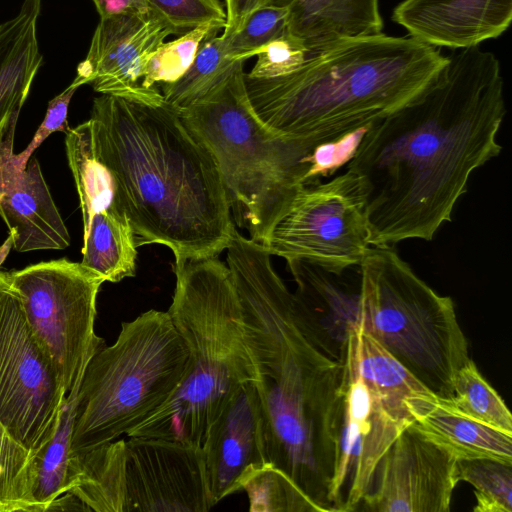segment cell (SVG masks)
I'll list each match as a JSON object with an SVG mask.
<instances>
[{
    "label": "cell",
    "mask_w": 512,
    "mask_h": 512,
    "mask_svg": "<svg viewBox=\"0 0 512 512\" xmlns=\"http://www.w3.org/2000/svg\"><path fill=\"white\" fill-rule=\"evenodd\" d=\"M100 18L118 14L144 15L152 10L146 0H92Z\"/></svg>",
    "instance_id": "obj_37"
},
{
    "label": "cell",
    "mask_w": 512,
    "mask_h": 512,
    "mask_svg": "<svg viewBox=\"0 0 512 512\" xmlns=\"http://www.w3.org/2000/svg\"><path fill=\"white\" fill-rule=\"evenodd\" d=\"M287 9V32L309 51L383 29L379 0H293Z\"/></svg>",
    "instance_id": "obj_22"
},
{
    "label": "cell",
    "mask_w": 512,
    "mask_h": 512,
    "mask_svg": "<svg viewBox=\"0 0 512 512\" xmlns=\"http://www.w3.org/2000/svg\"><path fill=\"white\" fill-rule=\"evenodd\" d=\"M13 247L12 237L9 235L6 241L0 247V266L9 254L10 249Z\"/></svg>",
    "instance_id": "obj_38"
},
{
    "label": "cell",
    "mask_w": 512,
    "mask_h": 512,
    "mask_svg": "<svg viewBox=\"0 0 512 512\" xmlns=\"http://www.w3.org/2000/svg\"><path fill=\"white\" fill-rule=\"evenodd\" d=\"M66 391L30 330L18 296L0 281V421L35 455L50 440Z\"/></svg>",
    "instance_id": "obj_11"
},
{
    "label": "cell",
    "mask_w": 512,
    "mask_h": 512,
    "mask_svg": "<svg viewBox=\"0 0 512 512\" xmlns=\"http://www.w3.org/2000/svg\"><path fill=\"white\" fill-rule=\"evenodd\" d=\"M308 53L305 45L286 31L260 50L254 66L245 74L254 79L284 76L298 68Z\"/></svg>",
    "instance_id": "obj_34"
},
{
    "label": "cell",
    "mask_w": 512,
    "mask_h": 512,
    "mask_svg": "<svg viewBox=\"0 0 512 512\" xmlns=\"http://www.w3.org/2000/svg\"><path fill=\"white\" fill-rule=\"evenodd\" d=\"M188 355L168 311L123 322L116 341L101 347L82 374L72 451L116 440L158 409L181 382Z\"/></svg>",
    "instance_id": "obj_6"
},
{
    "label": "cell",
    "mask_w": 512,
    "mask_h": 512,
    "mask_svg": "<svg viewBox=\"0 0 512 512\" xmlns=\"http://www.w3.org/2000/svg\"><path fill=\"white\" fill-rule=\"evenodd\" d=\"M440 402L468 417L512 433V415L508 407L471 359L455 374L452 396Z\"/></svg>",
    "instance_id": "obj_27"
},
{
    "label": "cell",
    "mask_w": 512,
    "mask_h": 512,
    "mask_svg": "<svg viewBox=\"0 0 512 512\" xmlns=\"http://www.w3.org/2000/svg\"><path fill=\"white\" fill-rule=\"evenodd\" d=\"M80 381L70 390L62 405L54 434L33 457L32 496L34 512H46L49 505L67 492V477L72 454L76 395Z\"/></svg>",
    "instance_id": "obj_25"
},
{
    "label": "cell",
    "mask_w": 512,
    "mask_h": 512,
    "mask_svg": "<svg viewBox=\"0 0 512 512\" xmlns=\"http://www.w3.org/2000/svg\"><path fill=\"white\" fill-rule=\"evenodd\" d=\"M334 472L329 489L332 511L357 510L385 452L409 426L358 371L350 353L339 346Z\"/></svg>",
    "instance_id": "obj_12"
},
{
    "label": "cell",
    "mask_w": 512,
    "mask_h": 512,
    "mask_svg": "<svg viewBox=\"0 0 512 512\" xmlns=\"http://www.w3.org/2000/svg\"><path fill=\"white\" fill-rule=\"evenodd\" d=\"M447 60L436 47L410 36L380 33L309 51L284 76L245 74V86L268 127L318 147L363 131L416 99Z\"/></svg>",
    "instance_id": "obj_3"
},
{
    "label": "cell",
    "mask_w": 512,
    "mask_h": 512,
    "mask_svg": "<svg viewBox=\"0 0 512 512\" xmlns=\"http://www.w3.org/2000/svg\"><path fill=\"white\" fill-rule=\"evenodd\" d=\"M415 424L457 459L489 458L512 464V433L468 417L442 402Z\"/></svg>",
    "instance_id": "obj_24"
},
{
    "label": "cell",
    "mask_w": 512,
    "mask_h": 512,
    "mask_svg": "<svg viewBox=\"0 0 512 512\" xmlns=\"http://www.w3.org/2000/svg\"><path fill=\"white\" fill-rule=\"evenodd\" d=\"M78 89L72 83L48 103L43 122L36 130L31 142L19 154H14L13 161L18 169H24L34 151L54 132L67 133L70 129L67 121L70 101Z\"/></svg>",
    "instance_id": "obj_35"
},
{
    "label": "cell",
    "mask_w": 512,
    "mask_h": 512,
    "mask_svg": "<svg viewBox=\"0 0 512 512\" xmlns=\"http://www.w3.org/2000/svg\"><path fill=\"white\" fill-rule=\"evenodd\" d=\"M13 146L0 147V215L18 252L64 249L70 235L35 157L24 169L13 161Z\"/></svg>",
    "instance_id": "obj_18"
},
{
    "label": "cell",
    "mask_w": 512,
    "mask_h": 512,
    "mask_svg": "<svg viewBox=\"0 0 512 512\" xmlns=\"http://www.w3.org/2000/svg\"><path fill=\"white\" fill-rule=\"evenodd\" d=\"M392 20L414 39L458 50L502 35L512 21V0H404Z\"/></svg>",
    "instance_id": "obj_19"
},
{
    "label": "cell",
    "mask_w": 512,
    "mask_h": 512,
    "mask_svg": "<svg viewBox=\"0 0 512 512\" xmlns=\"http://www.w3.org/2000/svg\"><path fill=\"white\" fill-rule=\"evenodd\" d=\"M150 9L161 16L175 34L212 24L224 28L226 12L220 0H146Z\"/></svg>",
    "instance_id": "obj_33"
},
{
    "label": "cell",
    "mask_w": 512,
    "mask_h": 512,
    "mask_svg": "<svg viewBox=\"0 0 512 512\" xmlns=\"http://www.w3.org/2000/svg\"><path fill=\"white\" fill-rule=\"evenodd\" d=\"M215 25L195 27L179 38L164 41L149 57L143 76V86L160 91L159 86L177 81L193 63L200 44Z\"/></svg>",
    "instance_id": "obj_31"
},
{
    "label": "cell",
    "mask_w": 512,
    "mask_h": 512,
    "mask_svg": "<svg viewBox=\"0 0 512 512\" xmlns=\"http://www.w3.org/2000/svg\"><path fill=\"white\" fill-rule=\"evenodd\" d=\"M272 0H225L226 23L222 35L235 32L253 11L271 5Z\"/></svg>",
    "instance_id": "obj_36"
},
{
    "label": "cell",
    "mask_w": 512,
    "mask_h": 512,
    "mask_svg": "<svg viewBox=\"0 0 512 512\" xmlns=\"http://www.w3.org/2000/svg\"><path fill=\"white\" fill-rule=\"evenodd\" d=\"M89 120L137 247L167 246L178 267L230 246L236 229L219 168L178 110L101 94Z\"/></svg>",
    "instance_id": "obj_2"
},
{
    "label": "cell",
    "mask_w": 512,
    "mask_h": 512,
    "mask_svg": "<svg viewBox=\"0 0 512 512\" xmlns=\"http://www.w3.org/2000/svg\"><path fill=\"white\" fill-rule=\"evenodd\" d=\"M293 0H272L271 5L278 7H288Z\"/></svg>",
    "instance_id": "obj_39"
},
{
    "label": "cell",
    "mask_w": 512,
    "mask_h": 512,
    "mask_svg": "<svg viewBox=\"0 0 512 512\" xmlns=\"http://www.w3.org/2000/svg\"><path fill=\"white\" fill-rule=\"evenodd\" d=\"M178 112L214 157L235 223L252 241L266 245L310 183L317 146L282 136L259 118L247 95L244 63Z\"/></svg>",
    "instance_id": "obj_5"
},
{
    "label": "cell",
    "mask_w": 512,
    "mask_h": 512,
    "mask_svg": "<svg viewBox=\"0 0 512 512\" xmlns=\"http://www.w3.org/2000/svg\"><path fill=\"white\" fill-rule=\"evenodd\" d=\"M125 512H205L210 497L202 449L178 441H125Z\"/></svg>",
    "instance_id": "obj_16"
},
{
    "label": "cell",
    "mask_w": 512,
    "mask_h": 512,
    "mask_svg": "<svg viewBox=\"0 0 512 512\" xmlns=\"http://www.w3.org/2000/svg\"><path fill=\"white\" fill-rule=\"evenodd\" d=\"M33 457L0 421V512H34Z\"/></svg>",
    "instance_id": "obj_28"
},
{
    "label": "cell",
    "mask_w": 512,
    "mask_h": 512,
    "mask_svg": "<svg viewBox=\"0 0 512 512\" xmlns=\"http://www.w3.org/2000/svg\"><path fill=\"white\" fill-rule=\"evenodd\" d=\"M66 154L83 218L81 264L105 281L119 282L136 271L137 245L118 201L111 175L97 157L90 121L65 133Z\"/></svg>",
    "instance_id": "obj_13"
},
{
    "label": "cell",
    "mask_w": 512,
    "mask_h": 512,
    "mask_svg": "<svg viewBox=\"0 0 512 512\" xmlns=\"http://www.w3.org/2000/svg\"><path fill=\"white\" fill-rule=\"evenodd\" d=\"M456 463L452 451L413 423L383 455L360 504L373 512H448L459 482Z\"/></svg>",
    "instance_id": "obj_14"
},
{
    "label": "cell",
    "mask_w": 512,
    "mask_h": 512,
    "mask_svg": "<svg viewBox=\"0 0 512 512\" xmlns=\"http://www.w3.org/2000/svg\"><path fill=\"white\" fill-rule=\"evenodd\" d=\"M168 313L185 341V374L171 397L128 437L200 446L215 418L252 379L242 309L229 268L217 257L175 267Z\"/></svg>",
    "instance_id": "obj_4"
},
{
    "label": "cell",
    "mask_w": 512,
    "mask_h": 512,
    "mask_svg": "<svg viewBox=\"0 0 512 512\" xmlns=\"http://www.w3.org/2000/svg\"><path fill=\"white\" fill-rule=\"evenodd\" d=\"M506 107L497 57L458 49L413 101L368 126L347 162L363 181L370 244L432 240L472 173L497 157Z\"/></svg>",
    "instance_id": "obj_1"
},
{
    "label": "cell",
    "mask_w": 512,
    "mask_h": 512,
    "mask_svg": "<svg viewBox=\"0 0 512 512\" xmlns=\"http://www.w3.org/2000/svg\"><path fill=\"white\" fill-rule=\"evenodd\" d=\"M42 0H23L0 25V142L15 136L20 110L42 65L37 22Z\"/></svg>",
    "instance_id": "obj_20"
},
{
    "label": "cell",
    "mask_w": 512,
    "mask_h": 512,
    "mask_svg": "<svg viewBox=\"0 0 512 512\" xmlns=\"http://www.w3.org/2000/svg\"><path fill=\"white\" fill-rule=\"evenodd\" d=\"M3 275L68 393L81 380L91 357L104 346L94 331L96 299L104 279L66 258Z\"/></svg>",
    "instance_id": "obj_9"
},
{
    "label": "cell",
    "mask_w": 512,
    "mask_h": 512,
    "mask_svg": "<svg viewBox=\"0 0 512 512\" xmlns=\"http://www.w3.org/2000/svg\"><path fill=\"white\" fill-rule=\"evenodd\" d=\"M458 481L473 486L475 512H512V464L489 458L457 459Z\"/></svg>",
    "instance_id": "obj_29"
},
{
    "label": "cell",
    "mask_w": 512,
    "mask_h": 512,
    "mask_svg": "<svg viewBox=\"0 0 512 512\" xmlns=\"http://www.w3.org/2000/svg\"><path fill=\"white\" fill-rule=\"evenodd\" d=\"M339 359L289 354L262 363L252 382L268 464L287 474L322 511L336 450Z\"/></svg>",
    "instance_id": "obj_8"
},
{
    "label": "cell",
    "mask_w": 512,
    "mask_h": 512,
    "mask_svg": "<svg viewBox=\"0 0 512 512\" xmlns=\"http://www.w3.org/2000/svg\"><path fill=\"white\" fill-rule=\"evenodd\" d=\"M170 35L173 29L153 11L100 18L72 84L78 88L89 84L100 94L161 105V91L144 88L143 76L150 55Z\"/></svg>",
    "instance_id": "obj_15"
},
{
    "label": "cell",
    "mask_w": 512,
    "mask_h": 512,
    "mask_svg": "<svg viewBox=\"0 0 512 512\" xmlns=\"http://www.w3.org/2000/svg\"><path fill=\"white\" fill-rule=\"evenodd\" d=\"M261 424L258 398L248 381L211 423L201 445L214 505L243 491L251 476L268 464Z\"/></svg>",
    "instance_id": "obj_17"
},
{
    "label": "cell",
    "mask_w": 512,
    "mask_h": 512,
    "mask_svg": "<svg viewBox=\"0 0 512 512\" xmlns=\"http://www.w3.org/2000/svg\"><path fill=\"white\" fill-rule=\"evenodd\" d=\"M67 492L75 495L89 511L125 512V441L113 440L72 451Z\"/></svg>",
    "instance_id": "obj_23"
},
{
    "label": "cell",
    "mask_w": 512,
    "mask_h": 512,
    "mask_svg": "<svg viewBox=\"0 0 512 512\" xmlns=\"http://www.w3.org/2000/svg\"><path fill=\"white\" fill-rule=\"evenodd\" d=\"M362 179L346 169L305 184L264 245L271 256L300 260L340 276L358 267L370 244Z\"/></svg>",
    "instance_id": "obj_10"
},
{
    "label": "cell",
    "mask_w": 512,
    "mask_h": 512,
    "mask_svg": "<svg viewBox=\"0 0 512 512\" xmlns=\"http://www.w3.org/2000/svg\"><path fill=\"white\" fill-rule=\"evenodd\" d=\"M358 267L354 325L448 400L455 374L470 360L452 299L418 277L392 246L371 245Z\"/></svg>",
    "instance_id": "obj_7"
},
{
    "label": "cell",
    "mask_w": 512,
    "mask_h": 512,
    "mask_svg": "<svg viewBox=\"0 0 512 512\" xmlns=\"http://www.w3.org/2000/svg\"><path fill=\"white\" fill-rule=\"evenodd\" d=\"M369 385L408 425L429 413L440 399L360 325L340 343Z\"/></svg>",
    "instance_id": "obj_21"
},
{
    "label": "cell",
    "mask_w": 512,
    "mask_h": 512,
    "mask_svg": "<svg viewBox=\"0 0 512 512\" xmlns=\"http://www.w3.org/2000/svg\"><path fill=\"white\" fill-rule=\"evenodd\" d=\"M219 30L212 29L205 36L193 63L177 81L159 86L166 104L178 111L190 106L246 62L226 53Z\"/></svg>",
    "instance_id": "obj_26"
},
{
    "label": "cell",
    "mask_w": 512,
    "mask_h": 512,
    "mask_svg": "<svg viewBox=\"0 0 512 512\" xmlns=\"http://www.w3.org/2000/svg\"><path fill=\"white\" fill-rule=\"evenodd\" d=\"M251 512H319L322 509L280 469L266 464L245 484Z\"/></svg>",
    "instance_id": "obj_30"
},
{
    "label": "cell",
    "mask_w": 512,
    "mask_h": 512,
    "mask_svg": "<svg viewBox=\"0 0 512 512\" xmlns=\"http://www.w3.org/2000/svg\"><path fill=\"white\" fill-rule=\"evenodd\" d=\"M287 7L268 5L249 14L239 28L220 35L226 53L236 60H247L287 31Z\"/></svg>",
    "instance_id": "obj_32"
}]
</instances>
